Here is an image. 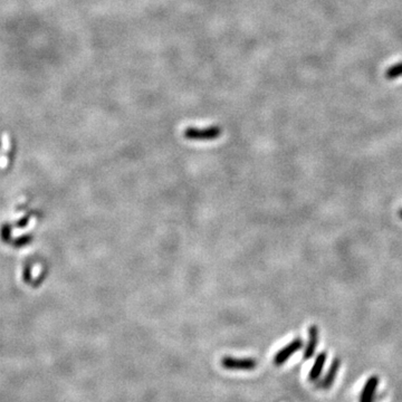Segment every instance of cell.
Masks as SVG:
<instances>
[{
	"label": "cell",
	"mask_w": 402,
	"mask_h": 402,
	"mask_svg": "<svg viewBox=\"0 0 402 402\" xmlns=\"http://www.w3.org/2000/svg\"><path fill=\"white\" fill-rule=\"evenodd\" d=\"M319 344V327L316 325H312L308 328V341L306 344V347L304 350V359L305 360H310L314 357L316 347Z\"/></svg>",
	"instance_id": "5b68a950"
},
{
	"label": "cell",
	"mask_w": 402,
	"mask_h": 402,
	"mask_svg": "<svg viewBox=\"0 0 402 402\" xmlns=\"http://www.w3.org/2000/svg\"><path fill=\"white\" fill-rule=\"evenodd\" d=\"M302 347H303V340H302L301 338L294 339L291 343L284 346L283 349H281L275 354V357H274V361H273L274 364L277 366L284 364V363L287 361L293 354H295L296 352H299Z\"/></svg>",
	"instance_id": "3957f363"
},
{
	"label": "cell",
	"mask_w": 402,
	"mask_h": 402,
	"mask_svg": "<svg viewBox=\"0 0 402 402\" xmlns=\"http://www.w3.org/2000/svg\"><path fill=\"white\" fill-rule=\"evenodd\" d=\"M379 382H380V380H379V378L377 376H371L368 380L365 381L364 386H363L360 394V400H359V402H374Z\"/></svg>",
	"instance_id": "277c9868"
},
{
	"label": "cell",
	"mask_w": 402,
	"mask_h": 402,
	"mask_svg": "<svg viewBox=\"0 0 402 402\" xmlns=\"http://www.w3.org/2000/svg\"><path fill=\"white\" fill-rule=\"evenodd\" d=\"M327 354L326 352H321V353L315 358V361L313 363V366L308 373V380L312 382L318 381L321 374H322V371L324 369V365H325Z\"/></svg>",
	"instance_id": "52a82bcc"
},
{
	"label": "cell",
	"mask_w": 402,
	"mask_h": 402,
	"mask_svg": "<svg viewBox=\"0 0 402 402\" xmlns=\"http://www.w3.org/2000/svg\"><path fill=\"white\" fill-rule=\"evenodd\" d=\"M221 135V129L219 126H210L207 129L198 127H188L184 130L183 137L191 141H210L216 140Z\"/></svg>",
	"instance_id": "6da1fadb"
},
{
	"label": "cell",
	"mask_w": 402,
	"mask_h": 402,
	"mask_svg": "<svg viewBox=\"0 0 402 402\" xmlns=\"http://www.w3.org/2000/svg\"><path fill=\"white\" fill-rule=\"evenodd\" d=\"M399 216H400L401 219H402V209H400V210H399Z\"/></svg>",
	"instance_id": "ba28073f"
},
{
	"label": "cell",
	"mask_w": 402,
	"mask_h": 402,
	"mask_svg": "<svg viewBox=\"0 0 402 402\" xmlns=\"http://www.w3.org/2000/svg\"><path fill=\"white\" fill-rule=\"evenodd\" d=\"M220 363H221V365L227 370L250 371L256 369L257 366V361L253 358L237 359L233 357H223Z\"/></svg>",
	"instance_id": "7a4b0ae2"
},
{
	"label": "cell",
	"mask_w": 402,
	"mask_h": 402,
	"mask_svg": "<svg viewBox=\"0 0 402 402\" xmlns=\"http://www.w3.org/2000/svg\"><path fill=\"white\" fill-rule=\"evenodd\" d=\"M340 366H341V360H340L339 358H335L334 360L332 361L326 374L323 377L322 381H321L320 388H322L324 390H327V389L332 388V385H333L334 381H335L336 374H338L339 370H340Z\"/></svg>",
	"instance_id": "8992f818"
}]
</instances>
